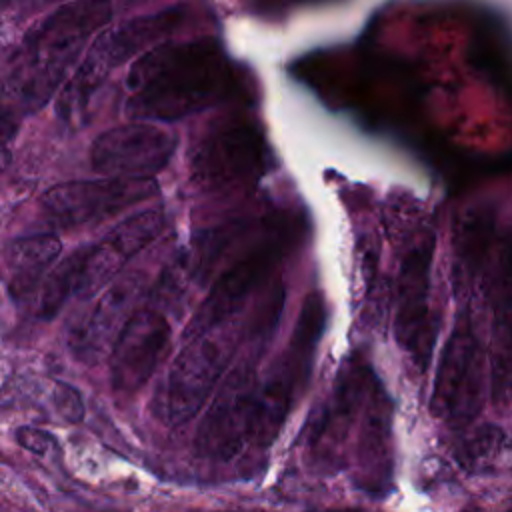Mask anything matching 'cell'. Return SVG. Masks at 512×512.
<instances>
[{"label":"cell","mask_w":512,"mask_h":512,"mask_svg":"<svg viewBox=\"0 0 512 512\" xmlns=\"http://www.w3.org/2000/svg\"><path fill=\"white\" fill-rule=\"evenodd\" d=\"M144 292V276L130 272L114 280L106 292L96 300L90 314L72 328L68 344L80 360L98 362L110 352L116 336L138 310Z\"/></svg>","instance_id":"5bb4252c"},{"label":"cell","mask_w":512,"mask_h":512,"mask_svg":"<svg viewBox=\"0 0 512 512\" xmlns=\"http://www.w3.org/2000/svg\"><path fill=\"white\" fill-rule=\"evenodd\" d=\"M14 440L22 450H26L34 456H40V458H46V456H52V454L60 452L58 438L52 432L44 430V428L18 426L14 430Z\"/></svg>","instance_id":"d6986e66"},{"label":"cell","mask_w":512,"mask_h":512,"mask_svg":"<svg viewBox=\"0 0 512 512\" xmlns=\"http://www.w3.org/2000/svg\"><path fill=\"white\" fill-rule=\"evenodd\" d=\"M490 234H492V222L486 214L474 212L468 216V220L460 226L458 232V270L464 276H474L484 262L486 248H490Z\"/></svg>","instance_id":"e0dca14e"},{"label":"cell","mask_w":512,"mask_h":512,"mask_svg":"<svg viewBox=\"0 0 512 512\" xmlns=\"http://www.w3.org/2000/svg\"><path fill=\"white\" fill-rule=\"evenodd\" d=\"M170 334V324L162 312L138 308L110 348L112 388L120 394L138 392L164 358Z\"/></svg>","instance_id":"7c38bea8"},{"label":"cell","mask_w":512,"mask_h":512,"mask_svg":"<svg viewBox=\"0 0 512 512\" xmlns=\"http://www.w3.org/2000/svg\"><path fill=\"white\" fill-rule=\"evenodd\" d=\"M492 390L496 400L512 398V238L502 246L498 258Z\"/></svg>","instance_id":"9a60e30c"},{"label":"cell","mask_w":512,"mask_h":512,"mask_svg":"<svg viewBox=\"0 0 512 512\" xmlns=\"http://www.w3.org/2000/svg\"><path fill=\"white\" fill-rule=\"evenodd\" d=\"M110 16L108 0H70L30 28L4 80L6 108L12 114L42 108L66 78L86 40Z\"/></svg>","instance_id":"7a4b0ae2"},{"label":"cell","mask_w":512,"mask_h":512,"mask_svg":"<svg viewBox=\"0 0 512 512\" xmlns=\"http://www.w3.org/2000/svg\"><path fill=\"white\" fill-rule=\"evenodd\" d=\"M256 402L254 370L242 364L226 378L200 420L194 436L196 454L214 462L232 460L254 434Z\"/></svg>","instance_id":"52a82bcc"},{"label":"cell","mask_w":512,"mask_h":512,"mask_svg":"<svg viewBox=\"0 0 512 512\" xmlns=\"http://www.w3.org/2000/svg\"><path fill=\"white\" fill-rule=\"evenodd\" d=\"M484 390V348L464 312L442 348L430 410L448 424H466L478 412Z\"/></svg>","instance_id":"5b68a950"},{"label":"cell","mask_w":512,"mask_h":512,"mask_svg":"<svg viewBox=\"0 0 512 512\" xmlns=\"http://www.w3.org/2000/svg\"><path fill=\"white\" fill-rule=\"evenodd\" d=\"M16 134V122H14V114L6 108L0 106V172L8 168L12 152H10V142Z\"/></svg>","instance_id":"ffe728a7"},{"label":"cell","mask_w":512,"mask_h":512,"mask_svg":"<svg viewBox=\"0 0 512 512\" xmlns=\"http://www.w3.org/2000/svg\"><path fill=\"white\" fill-rule=\"evenodd\" d=\"M50 406L66 424H80L84 420V400L78 388L68 382L54 380L50 388Z\"/></svg>","instance_id":"ac0fdd59"},{"label":"cell","mask_w":512,"mask_h":512,"mask_svg":"<svg viewBox=\"0 0 512 512\" xmlns=\"http://www.w3.org/2000/svg\"><path fill=\"white\" fill-rule=\"evenodd\" d=\"M282 242L278 238H268L258 242L240 260L224 270L212 284L208 296L200 304L198 312L186 328V340L208 330H214L226 318H230L276 268L282 258Z\"/></svg>","instance_id":"4fadbf2b"},{"label":"cell","mask_w":512,"mask_h":512,"mask_svg":"<svg viewBox=\"0 0 512 512\" xmlns=\"http://www.w3.org/2000/svg\"><path fill=\"white\" fill-rule=\"evenodd\" d=\"M62 252V242L54 234H34L12 240L4 250L8 270V290L16 300H24L38 290L44 276Z\"/></svg>","instance_id":"2e32d148"},{"label":"cell","mask_w":512,"mask_h":512,"mask_svg":"<svg viewBox=\"0 0 512 512\" xmlns=\"http://www.w3.org/2000/svg\"><path fill=\"white\" fill-rule=\"evenodd\" d=\"M230 82L228 58L214 38L160 44L132 64L126 112L140 120H180L218 104Z\"/></svg>","instance_id":"6da1fadb"},{"label":"cell","mask_w":512,"mask_h":512,"mask_svg":"<svg viewBox=\"0 0 512 512\" xmlns=\"http://www.w3.org/2000/svg\"><path fill=\"white\" fill-rule=\"evenodd\" d=\"M182 18V8H170L120 22L100 32L74 74L60 90L56 100L58 118L70 124L80 122L86 114L90 98L106 80L110 70L170 34Z\"/></svg>","instance_id":"3957f363"},{"label":"cell","mask_w":512,"mask_h":512,"mask_svg":"<svg viewBox=\"0 0 512 512\" xmlns=\"http://www.w3.org/2000/svg\"><path fill=\"white\" fill-rule=\"evenodd\" d=\"M178 138L150 122H134L102 132L90 150L92 168L104 176L148 178L172 158Z\"/></svg>","instance_id":"30bf717a"},{"label":"cell","mask_w":512,"mask_h":512,"mask_svg":"<svg viewBox=\"0 0 512 512\" xmlns=\"http://www.w3.org/2000/svg\"><path fill=\"white\" fill-rule=\"evenodd\" d=\"M164 228L160 210H144L118 222L102 240L76 248L78 270L74 298H90L108 284L122 266L146 248Z\"/></svg>","instance_id":"8fae6325"},{"label":"cell","mask_w":512,"mask_h":512,"mask_svg":"<svg viewBox=\"0 0 512 512\" xmlns=\"http://www.w3.org/2000/svg\"><path fill=\"white\" fill-rule=\"evenodd\" d=\"M158 194V182L148 178L106 176L56 184L42 196V206L60 226H80L114 216Z\"/></svg>","instance_id":"ba28073f"},{"label":"cell","mask_w":512,"mask_h":512,"mask_svg":"<svg viewBox=\"0 0 512 512\" xmlns=\"http://www.w3.org/2000/svg\"><path fill=\"white\" fill-rule=\"evenodd\" d=\"M264 168L266 148L260 130L236 116L212 122L190 156L192 178L208 190L252 186Z\"/></svg>","instance_id":"277c9868"},{"label":"cell","mask_w":512,"mask_h":512,"mask_svg":"<svg viewBox=\"0 0 512 512\" xmlns=\"http://www.w3.org/2000/svg\"><path fill=\"white\" fill-rule=\"evenodd\" d=\"M434 246V236L426 234L406 252L400 264L396 290L394 338L420 370H426L434 346V328L428 306Z\"/></svg>","instance_id":"9c48e42d"},{"label":"cell","mask_w":512,"mask_h":512,"mask_svg":"<svg viewBox=\"0 0 512 512\" xmlns=\"http://www.w3.org/2000/svg\"><path fill=\"white\" fill-rule=\"evenodd\" d=\"M322 512H360V510H354V508H344V510H322Z\"/></svg>","instance_id":"44dd1931"},{"label":"cell","mask_w":512,"mask_h":512,"mask_svg":"<svg viewBox=\"0 0 512 512\" xmlns=\"http://www.w3.org/2000/svg\"><path fill=\"white\" fill-rule=\"evenodd\" d=\"M232 356V346L208 330L180 350L172 362L162 394V416L170 426L188 422L198 414Z\"/></svg>","instance_id":"8992f818"}]
</instances>
